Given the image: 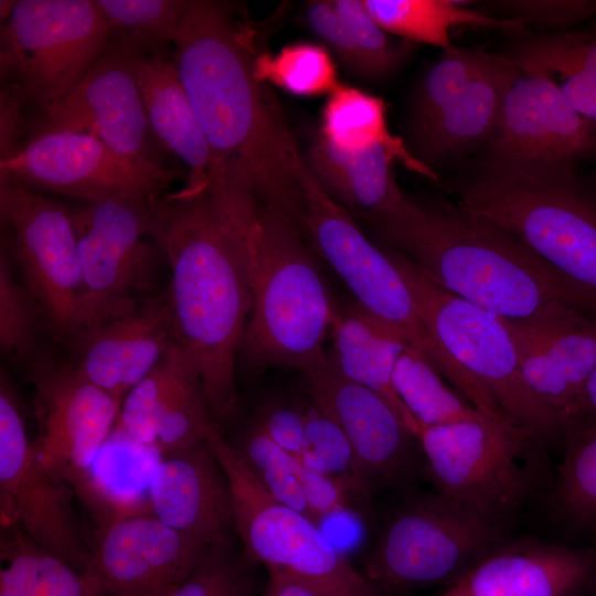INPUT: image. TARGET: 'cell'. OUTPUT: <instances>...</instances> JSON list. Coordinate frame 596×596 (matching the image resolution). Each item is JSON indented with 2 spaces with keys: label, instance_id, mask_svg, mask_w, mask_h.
I'll use <instances>...</instances> for the list:
<instances>
[{
  "label": "cell",
  "instance_id": "cell-27",
  "mask_svg": "<svg viewBox=\"0 0 596 596\" xmlns=\"http://www.w3.org/2000/svg\"><path fill=\"white\" fill-rule=\"evenodd\" d=\"M519 72L508 56L493 54L451 104L425 123L408 128L414 156L430 168L487 145L498 126L505 94Z\"/></svg>",
  "mask_w": 596,
  "mask_h": 596
},
{
  "label": "cell",
  "instance_id": "cell-43",
  "mask_svg": "<svg viewBox=\"0 0 596 596\" xmlns=\"http://www.w3.org/2000/svg\"><path fill=\"white\" fill-rule=\"evenodd\" d=\"M32 296L13 277L4 253L0 258V345L13 359L30 355L34 343L35 316Z\"/></svg>",
  "mask_w": 596,
  "mask_h": 596
},
{
  "label": "cell",
  "instance_id": "cell-10",
  "mask_svg": "<svg viewBox=\"0 0 596 596\" xmlns=\"http://www.w3.org/2000/svg\"><path fill=\"white\" fill-rule=\"evenodd\" d=\"M500 524L439 493L402 504L380 532L365 577L375 592L450 586L497 549Z\"/></svg>",
  "mask_w": 596,
  "mask_h": 596
},
{
  "label": "cell",
  "instance_id": "cell-24",
  "mask_svg": "<svg viewBox=\"0 0 596 596\" xmlns=\"http://www.w3.org/2000/svg\"><path fill=\"white\" fill-rule=\"evenodd\" d=\"M596 553L535 540L499 545L438 596H577Z\"/></svg>",
  "mask_w": 596,
  "mask_h": 596
},
{
  "label": "cell",
  "instance_id": "cell-26",
  "mask_svg": "<svg viewBox=\"0 0 596 596\" xmlns=\"http://www.w3.org/2000/svg\"><path fill=\"white\" fill-rule=\"evenodd\" d=\"M401 156L392 147L373 142L356 150L343 149L321 131L304 156L321 189L354 219L364 221L409 207L412 199L398 187L393 171Z\"/></svg>",
  "mask_w": 596,
  "mask_h": 596
},
{
  "label": "cell",
  "instance_id": "cell-45",
  "mask_svg": "<svg viewBox=\"0 0 596 596\" xmlns=\"http://www.w3.org/2000/svg\"><path fill=\"white\" fill-rule=\"evenodd\" d=\"M496 6L522 25L553 29H566L596 15V0H512Z\"/></svg>",
  "mask_w": 596,
  "mask_h": 596
},
{
  "label": "cell",
  "instance_id": "cell-33",
  "mask_svg": "<svg viewBox=\"0 0 596 596\" xmlns=\"http://www.w3.org/2000/svg\"><path fill=\"white\" fill-rule=\"evenodd\" d=\"M320 131L348 150L361 149L373 142L385 143L397 151L408 169L438 180L436 173L421 162L401 139L391 135L384 102L366 92L339 84L323 107Z\"/></svg>",
  "mask_w": 596,
  "mask_h": 596
},
{
  "label": "cell",
  "instance_id": "cell-23",
  "mask_svg": "<svg viewBox=\"0 0 596 596\" xmlns=\"http://www.w3.org/2000/svg\"><path fill=\"white\" fill-rule=\"evenodd\" d=\"M148 500L158 520L207 545L234 529L228 481L210 440L161 456Z\"/></svg>",
  "mask_w": 596,
  "mask_h": 596
},
{
  "label": "cell",
  "instance_id": "cell-9",
  "mask_svg": "<svg viewBox=\"0 0 596 596\" xmlns=\"http://www.w3.org/2000/svg\"><path fill=\"white\" fill-rule=\"evenodd\" d=\"M389 251L424 323L492 397L509 425L525 440L562 433L525 385L505 322L434 284L401 253Z\"/></svg>",
  "mask_w": 596,
  "mask_h": 596
},
{
  "label": "cell",
  "instance_id": "cell-28",
  "mask_svg": "<svg viewBox=\"0 0 596 596\" xmlns=\"http://www.w3.org/2000/svg\"><path fill=\"white\" fill-rule=\"evenodd\" d=\"M137 77L151 131L188 168L185 185L209 183L212 152L173 58L164 50L140 53Z\"/></svg>",
  "mask_w": 596,
  "mask_h": 596
},
{
  "label": "cell",
  "instance_id": "cell-16",
  "mask_svg": "<svg viewBox=\"0 0 596 596\" xmlns=\"http://www.w3.org/2000/svg\"><path fill=\"white\" fill-rule=\"evenodd\" d=\"M73 488L38 461L13 391L0 381L1 523L18 526L35 544L82 573L91 551L82 543L72 513Z\"/></svg>",
  "mask_w": 596,
  "mask_h": 596
},
{
  "label": "cell",
  "instance_id": "cell-49",
  "mask_svg": "<svg viewBox=\"0 0 596 596\" xmlns=\"http://www.w3.org/2000/svg\"><path fill=\"white\" fill-rule=\"evenodd\" d=\"M260 596H318L307 584L283 572L269 571Z\"/></svg>",
  "mask_w": 596,
  "mask_h": 596
},
{
  "label": "cell",
  "instance_id": "cell-4",
  "mask_svg": "<svg viewBox=\"0 0 596 596\" xmlns=\"http://www.w3.org/2000/svg\"><path fill=\"white\" fill-rule=\"evenodd\" d=\"M252 309L240 358L253 371L301 373L324 353L338 310L300 225L274 203L253 205L244 223Z\"/></svg>",
  "mask_w": 596,
  "mask_h": 596
},
{
  "label": "cell",
  "instance_id": "cell-12",
  "mask_svg": "<svg viewBox=\"0 0 596 596\" xmlns=\"http://www.w3.org/2000/svg\"><path fill=\"white\" fill-rule=\"evenodd\" d=\"M418 441L438 493L454 504L501 524L525 500L524 443L487 419L422 427Z\"/></svg>",
  "mask_w": 596,
  "mask_h": 596
},
{
  "label": "cell",
  "instance_id": "cell-7",
  "mask_svg": "<svg viewBox=\"0 0 596 596\" xmlns=\"http://www.w3.org/2000/svg\"><path fill=\"white\" fill-rule=\"evenodd\" d=\"M3 17L1 95L40 111L74 88L108 41L95 0H18Z\"/></svg>",
  "mask_w": 596,
  "mask_h": 596
},
{
  "label": "cell",
  "instance_id": "cell-46",
  "mask_svg": "<svg viewBox=\"0 0 596 596\" xmlns=\"http://www.w3.org/2000/svg\"><path fill=\"white\" fill-rule=\"evenodd\" d=\"M254 421L264 433L294 457H299L310 449L305 411L280 404L267 405Z\"/></svg>",
  "mask_w": 596,
  "mask_h": 596
},
{
  "label": "cell",
  "instance_id": "cell-15",
  "mask_svg": "<svg viewBox=\"0 0 596 596\" xmlns=\"http://www.w3.org/2000/svg\"><path fill=\"white\" fill-rule=\"evenodd\" d=\"M0 180L1 219L11 230L28 290L57 331L75 334L82 279L71 207L17 180Z\"/></svg>",
  "mask_w": 596,
  "mask_h": 596
},
{
  "label": "cell",
  "instance_id": "cell-31",
  "mask_svg": "<svg viewBox=\"0 0 596 596\" xmlns=\"http://www.w3.org/2000/svg\"><path fill=\"white\" fill-rule=\"evenodd\" d=\"M1 539L0 596H108L89 575L46 552L18 526Z\"/></svg>",
  "mask_w": 596,
  "mask_h": 596
},
{
  "label": "cell",
  "instance_id": "cell-5",
  "mask_svg": "<svg viewBox=\"0 0 596 596\" xmlns=\"http://www.w3.org/2000/svg\"><path fill=\"white\" fill-rule=\"evenodd\" d=\"M457 194L596 304V189L575 164L485 160Z\"/></svg>",
  "mask_w": 596,
  "mask_h": 596
},
{
  "label": "cell",
  "instance_id": "cell-18",
  "mask_svg": "<svg viewBox=\"0 0 596 596\" xmlns=\"http://www.w3.org/2000/svg\"><path fill=\"white\" fill-rule=\"evenodd\" d=\"M486 151L487 161L576 164L596 157V125L576 111L549 74L520 71Z\"/></svg>",
  "mask_w": 596,
  "mask_h": 596
},
{
  "label": "cell",
  "instance_id": "cell-21",
  "mask_svg": "<svg viewBox=\"0 0 596 596\" xmlns=\"http://www.w3.org/2000/svg\"><path fill=\"white\" fill-rule=\"evenodd\" d=\"M115 429L159 456L210 440L222 430L195 369L177 342L125 396Z\"/></svg>",
  "mask_w": 596,
  "mask_h": 596
},
{
  "label": "cell",
  "instance_id": "cell-44",
  "mask_svg": "<svg viewBox=\"0 0 596 596\" xmlns=\"http://www.w3.org/2000/svg\"><path fill=\"white\" fill-rule=\"evenodd\" d=\"M304 15L306 24L323 47L331 52L350 73L366 79L362 56L333 1H308Z\"/></svg>",
  "mask_w": 596,
  "mask_h": 596
},
{
  "label": "cell",
  "instance_id": "cell-35",
  "mask_svg": "<svg viewBox=\"0 0 596 596\" xmlns=\"http://www.w3.org/2000/svg\"><path fill=\"white\" fill-rule=\"evenodd\" d=\"M108 39L139 53L162 51L173 42L189 0H95Z\"/></svg>",
  "mask_w": 596,
  "mask_h": 596
},
{
  "label": "cell",
  "instance_id": "cell-2",
  "mask_svg": "<svg viewBox=\"0 0 596 596\" xmlns=\"http://www.w3.org/2000/svg\"><path fill=\"white\" fill-rule=\"evenodd\" d=\"M172 58L209 142L210 181L226 182L296 221L304 164L279 103L258 73L251 33L225 3L190 0ZM209 181V182H210Z\"/></svg>",
  "mask_w": 596,
  "mask_h": 596
},
{
  "label": "cell",
  "instance_id": "cell-20",
  "mask_svg": "<svg viewBox=\"0 0 596 596\" xmlns=\"http://www.w3.org/2000/svg\"><path fill=\"white\" fill-rule=\"evenodd\" d=\"M207 546L151 512L129 514L100 526L86 574L108 596H168Z\"/></svg>",
  "mask_w": 596,
  "mask_h": 596
},
{
  "label": "cell",
  "instance_id": "cell-1",
  "mask_svg": "<svg viewBox=\"0 0 596 596\" xmlns=\"http://www.w3.org/2000/svg\"><path fill=\"white\" fill-rule=\"evenodd\" d=\"M255 200L219 181L151 204V236L170 270L175 341L194 366L223 430L237 408L235 365L252 309L245 217Z\"/></svg>",
  "mask_w": 596,
  "mask_h": 596
},
{
  "label": "cell",
  "instance_id": "cell-38",
  "mask_svg": "<svg viewBox=\"0 0 596 596\" xmlns=\"http://www.w3.org/2000/svg\"><path fill=\"white\" fill-rule=\"evenodd\" d=\"M554 502L573 526L596 533V434L566 441Z\"/></svg>",
  "mask_w": 596,
  "mask_h": 596
},
{
  "label": "cell",
  "instance_id": "cell-48",
  "mask_svg": "<svg viewBox=\"0 0 596 596\" xmlns=\"http://www.w3.org/2000/svg\"><path fill=\"white\" fill-rule=\"evenodd\" d=\"M596 434V363L589 373L574 415L564 433L566 441Z\"/></svg>",
  "mask_w": 596,
  "mask_h": 596
},
{
  "label": "cell",
  "instance_id": "cell-32",
  "mask_svg": "<svg viewBox=\"0 0 596 596\" xmlns=\"http://www.w3.org/2000/svg\"><path fill=\"white\" fill-rule=\"evenodd\" d=\"M374 20L390 34L411 43L444 50L450 46L449 32L458 25L523 31L514 20L493 18L467 9L451 0H362Z\"/></svg>",
  "mask_w": 596,
  "mask_h": 596
},
{
  "label": "cell",
  "instance_id": "cell-41",
  "mask_svg": "<svg viewBox=\"0 0 596 596\" xmlns=\"http://www.w3.org/2000/svg\"><path fill=\"white\" fill-rule=\"evenodd\" d=\"M347 24L366 70V79L392 74L408 56L412 43L394 41L370 14L362 0H332Z\"/></svg>",
  "mask_w": 596,
  "mask_h": 596
},
{
  "label": "cell",
  "instance_id": "cell-29",
  "mask_svg": "<svg viewBox=\"0 0 596 596\" xmlns=\"http://www.w3.org/2000/svg\"><path fill=\"white\" fill-rule=\"evenodd\" d=\"M330 333L333 338L330 355L339 372L381 395L418 438V422L392 386L395 364L411 347L406 336L355 300L338 306Z\"/></svg>",
  "mask_w": 596,
  "mask_h": 596
},
{
  "label": "cell",
  "instance_id": "cell-39",
  "mask_svg": "<svg viewBox=\"0 0 596 596\" xmlns=\"http://www.w3.org/2000/svg\"><path fill=\"white\" fill-rule=\"evenodd\" d=\"M257 68L262 78L296 95L330 94L339 85L329 52L310 43L288 45L274 56H259Z\"/></svg>",
  "mask_w": 596,
  "mask_h": 596
},
{
  "label": "cell",
  "instance_id": "cell-14",
  "mask_svg": "<svg viewBox=\"0 0 596 596\" xmlns=\"http://www.w3.org/2000/svg\"><path fill=\"white\" fill-rule=\"evenodd\" d=\"M1 177L38 192L82 201L153 202L175 171L153 172L121 157L86 132L53 131L25 140L0 161Z\"/></svg>",
  "mask_w": 596,
  "mask_h": 596
},
{
  "label": "cell",
  "instance_id": "cell-19",
  "mask_svg": "<svg viewBox=\"0 0 596 596\" xmlns=\"http://www.w3.org/2000/svg\"><path fill=\"white\" fill-rule=\"evenodd\" d=\"M302 374L311 401L345 433L365 494L369 497L377 485L403 479L413 467L415 444L419 441L392 406L374 391L341 374L329 352Z\"/></svg>",
  "mask_w": 596,
  "mask_h": 596
},
{
  "label": "cell",
  "instance_id": "cell-37",
  "mask_svg": "<svg viewBox=\"0 0 596 596\" xmlns=\"http://www.w3.org/2000/svg\"><path fill=\"white\" fill-rule=\"evenodd\" d=\"M492 55L481 47L445 49L415 92L409 127L425 123L451 104L488 65Z\"/></svg>",
  "mask_w": 596,
  "mask_h": 596
},
{
  "label": "cell",
  "instance_id": "cell-42",
  "mask_svg": "<svg viewBox=\"0 0 596 596\" xmlns=\"http://www.w3.org/2000/svg\"><path fill=\"white\" fill-rule=\"evenodd\" d=\"M305 414L309 447L323 471L339 482L348 493L354 492L366 499L368 496L359 480L351 444L340 425L313 402Z\"/></svg>",
  "mask_w": 596,
  "mask_h": 596
},
{
  "label": "cell",
  "instance_id": "cell-25",
  "mask_svg": "<svg viewBox=\"0 0 596 596\" xmlns=\"http://www.w3.org/2000/svg\"><path fill=\"white\" fill-rule=\"evenodd\" d=\"M505 324L525 385L564 435L596 363V315L544 328Z\"/></svg>",
  "mask_w": 596,
  "mask_h": 596
},
{
  "label": "cell",
  "instance_id": "cell-17",
  "mask_svg": "<svg viewBox=\"0 0 596 596\" xmlns=\"http://www.w3.org/2000/svg\"><path fill=\"white\" fill-rule=\"evenodd\" d=\"M40 465L75 492L114 432L121 403L82 376L72 363L35 361L31 368Z\"/></svg>",
  "mask_w": 596,
  "mask_h": 596
},
{
  "label": "cell",
  "instance_id": "cell-47",
  "mask_svg": "<svg viewBox=\"0 0 596 596\" xmlns=\"http://www.w3.org/2000/svg\"><path fill=\"white\" fill-rule=\"evenodd\" d=\"M298 473L309 512L315 520L339 513L348 507V491L332 477L299 462Z\"/></svg>",
  "mask_w": 596,
  "mask_h": 596
},
{
  "label": "cell",
  "instance_id": "cell-22",
  "mask_svg": "<svg viewBox=\"0 0 596 596\" xmlns=\"http://www.w3.org/2000/svg\"><path fill=\"white\" fill-rule=\"evenodd\" d=\"M77 372L123 403L177 342L166 294L138 299L128 309L75 333Z\"/></svg>",
  "mask_w": 596,
  "mask_h": 596
},
{
  "label": "cell",
  "instance_id": "cell-34",
  "mask_svg": "<svg viewBox=\"0 0 596 596\" xmlns=\"http://www.w3.org/2000/svg\"><path fill=\"white\" fill-rule=\"evenodd\" d=\"M392 386L421 428L486 419L412 347L400 355Z\"/></svg>",
  "mask_w": 596,
  "mask_h": 596
},
{
  "label": "cell",
  "instance_id": "cell-40",
  "mask_svg": "<svg viewBox=\"0 0 596 596\" xmlns=\"http://www.w3.org/2000/svg\"><path fill=\"white\" fill-rule=\"evenodd\" d=\"M249 563L244 554L235 552L227 534L206 547L198 564L168 596H254Z\"/></svg>",
  "mask_w": 596,
  "mask_h": 596
},
{
  "label": "cell",
  "instance_id": "cell-30",
  "mask_svg": "<svg viewBox=\"0 0 596 596\" xmlns=\"http://www.w3.org/2000/svg\"><path fill=\"white\" fill-rule=\"evenodd\" d=\"M508 57L520 71L549 74L576 111L596 125V30L532 36Z\"/></svg>",
  "mask_w": 596,
  "mask_h": 596
},
{
  "label": "cell",
  "instance_id": "cell-8",
  "mask_svg": "<svg viewBox=\"0 0 596 596\" xmlns=\"http://www.w3.org/2000/svg\"><path fill=\"white\" fill-rule=\"evenodd\" d=\"M227 478L234 530L252 562L294 576L318 596H375V589L310 517L275 500L219 430L210 439Z\"/></svg>",
  "mask_w": 596,
  "mask_h": 596
},
{
  "label": "cell",
  "instance_id": "cell-3",
  "mask_svg": "<svg viewBox=\"0 0 596 596\" xmlns=\"http://www.w3.org/2000/svg\"><path fill=\"white\" fill-rule=\"evenodd\" d=\"M369 223L430 281L528 328L596 315V304L520 241L446 201L422 203Z\"/></svg>",
  "mask_w": 596,
  "mask_h": 596
},
{
  "label": "cell",
  "instance_id": "cell-36",
  "mask_svg": "<svg viewBox=\"0 0 596 596\" xmlns=\"http://www.w3.org/2000/svg\"><path fill=\"white\" fill-rule=\"evenodd\" d=\"M230 443L275 500L313 519L304 496L296 458L264 433L255 421L245 427L235 443Z\"/></svg>",
  "mask_w": 596,
  "mask_h": 596
},
{
  "label": "cell",
  "instance_id": "cell-6",
  "mask_svg": "<svg viewBox=\"0 0 596 596\" xmlns=\"http://www.w3.org/2000/svg\"><path fill=\"white\" fill-rule=\"evenodd\" d=\"M299 180L305 207L298 223L313 251L344 281L355 301L398 328L456 392L481 405L486 391L424 323L390 251L370 241L355 219L321 189L305 160Z\"/></svg>",
  "mask_w": 596,
  "mask_h": 596
},
{
  "label": "cell",
  "instance_id": "cell-13",
  "mask_svg": "<svg viewBox=\"0 0 596 596\" xmlns=\"http://www.w3.org/2000/svg\"><path fill=\"white\" fill-rule=\"evenodd\" d=\"M139 54L129 44L108 39L74 88L40 111L26 139L53 131L86 132L149 171H171L147 119L137 77Z\"/></svg>",
  "mask_w": 596,
  "mask_h": 596
},
{
  "label": "cell",
  "instance_id": "cell-11",
  "mask_svg": "<svg viewBox=\"0 0 596 596\" xmlns=\"http://www.w3.org/2000/svg\"><path fill=\"white\" fill-rule=\"evenodd\" d=\"M151 204L102 200L71 207L82 279L78 330L128 309L152 285L160 252Z\"/></svg>",
  "mask_w": 596,
  "mask_h": 596
}]
</instances>
